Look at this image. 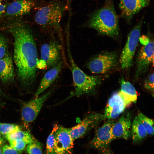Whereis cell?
I'll use <instances>...</instances> for the list:
<instances>
[{
  "mask_svg": "<svg viewBox=\"0 0 154 154\" xmlns=\"http://www.w3.org/2000/svg\"><path fill=\"white\" fill-rule=\"evenodd\" d=\"M9 31L14 38L13 59L18 77L23 84H31L36 77L38 60L33 33L27 25L19 22L11 25Z\"/></svg>",
  "mask_w": 154,
  "mask_h": 154,
  "instance_id": "obj_1",
  "label": "cell"
},
{
  "mask_svg": "<svg viewBox=\"0 0 154 154\" xmlns=\"http://www.w3.org/2000/svg\"><path fill=\"white\" fill-rule=\"evenodd\" d=\"M88 25L101 35L113 38L118 35V19L111 0H106L103 6L92 15Z\"/></svg>",
  "mask_w": 154,
  "mask_h": 154,
  "instance_id": "obj_2",
  "label": "cell"
},
{
  "mask_svg": "<svg viewBox=\"0 0 154 154\" xmlns=\"http://www.w3.org/2000/svg\"><path fill=\"white\" fill-rule=\"evenodd\" d=\"M68 54L70 64L75 91L68 98L93 94L101 83L102 78L98 76H89L77 65L71 55L68 38H67Z\"/></svg>",
  "mask_w": 154,
  "mask_h": 154,
  "instance_id": "obj_3",
  "label": "cell"
},
{
  "mask_svg": "<svg viewBox=\"0 0 154 154\" xmlns=\"http://www.w3.org/2000/svg\"><path fill=\"white\" fill-rule=\"evenodd\" d=\"M65 7L60 2H50L40 8L35 16L36 22L40 26L60 33V22Z\"/></svg>",
  "mask_w": 154,
  "mask_h": 154,
  "instance_id": "obj_4",
  "label": "cell"
},
{
  "mask_svg": "<svg viewBox=\"0 0 154 154\" xmlns=\"http://www.w3.org/2000/svg\"><path fill=\"white\" fill-rule=\"evenodd\" d=\"M139 41L142 46L139 50L136 60L135 79H138L145 73L149 66L154 65V42L145 35L140 37Z\"/></svg>",
  "mask_w": 154,
  "mask_h": 154,
  "instance_id": "obj_5",
  "label": "cell"
},
{
  "mask_svg": "<svg viewBox=\"0 0 154 154\" xmlns=\"http://www.w3.org/2000/svg\"><path fill=\"white\" fill-rule=\"evenodd\" d=\"M143 21L142 19H141L128 35L120 59L121 68L123 69L129 68L132 65L135 51L140 37Z\"/></svg>",
  "mask_w": 154,
  "mask_h": 154,
  "instance_id": "obj_6",
  "label": "cell"
},
{
  "mask_svg": "<svg viewBox=\"0 0 154 154\" xmlns=\"http://www.w3.org/2000/svg\"><path fill=\"white\" fill-rule=\"evenodd\" d=\"M114 123L112 120L108 119L96 131L94 138L90 142V146L102 154H113L110 144L114 140L112 129Z\"/></svg>",
  "mask_w": 154,
  "mask_h": 154,
  "instance_id": "obj_7",
  "label": "cell"
},
{
  "mask_svg": "<svg viewBox=\"0 0 154 154\" xmlns=\"http://www.w3.org/2000/svg\"><path fill=\"white\" fill-rule=\"evenodd\" d=\"M117 58V54L115 52H103L91 59L88 63L87 66L92 73L104 74L116 66Z\"/></svg>",
  "mask_w": 154,
  "mask_h": 154,
  "instance_id": "obj_8",
  "label": "cell"
},
{
  "mask_svg": "<svg viewBox=\"0 0 154 154\" xmlns=\"http://www.w3.org/2000/svg\"><path fill=\"white\" fill-rule=\"evenodd\" d=\"M50 90L41 96L25 103L21 109L22 120L26 127L36 119L45 102L51 94Z\"/></svg>",
  "mask_w": 154,
  "mask_h": 154,
  "instance_id": "obj_9",
  "label": "cell"
},
{
  "mask_svg": "<svg viewBox=\"0 0 154 154\" xmlns=\"http://www.w3.org/2000/svg\"><path fill=\"white\" fill-rule=\"evenodd\" d=\"M104 119V115L100 113H92L88 115L78 124L68 128L73 140L82 137Z\"/></svg>",
  "mask_w": 154,
  "mask_h": 154,
  "instance_id": "obj_10",
  "label": "cell"
},
{
  "mask_svg": "<svg viewBox=\"0 0 154 154\" xmlns=\"http://www.w3.org/2000/svg\"><path fill=\"white\" fill-rule=\"evenodd\" d=\"M73 141L68 128L57 125L53 154H72Z\"/></svg>",
  "mask_w": 154,
  "mask_h": 154,
  "instance_id": "obj_11",
  "label": "cell"
},
{
  "mask_svg": "<svg viewBox=\"0 0 154 154\" xmlns=\"http://www.w3.org/2000/svg\"><path fill=\"white\" fill-rule=\"evenodd\" d=\"M149 0H120L119 7L122 17L130 23L133 16L148 6Z\"/></svg>",
  "mask_w": 154,
  "mask_h": 154,
  "instance_id": "obj_12",
  "label": "cell"
},
{
  "mask_svg": "<svg viewBox=\"0 0 154 154\" xmlns=\"http://www.w3.org/2000/svg\"><path fill=\"white\" fill-rule=\"evenodd\" d=\"M40 52L41 59L46 62L48 68L53 67L60 61L61 47L56 41L42 45Z\"/></svg>",
  "mask_w": 154,
  "mask_h": 154,
  "instance_id": "obj_13",
  "label": "cell"
},
{
  "mask_svg": "<svg viewBox=\"0 0 154 154\" xmlns=\"http://www.w3.org/2000/svg\"><path fill=\"white\" fill-rule=\"evenodd\" d=\"M126 106L118 92L114 93L109 99L103 114L105 119L113 120L124 112Z\"/></svg>",
  "mask_w": 154,
  "mask_h": 154,
  "instance_id": "obj_14",
  "label": "cell"
},
{
  "mask_svg": "<svg viewBox=\"0 0 154 154\" xmlns=\"http://www.w3.org/2000/svg\"><path fill=\"white\" fill-rule=\"evenodd\" d=\"M132 123L128 113L123 114L114 123L112 129L113 139H128L131 137Z\"/></svg>",
  "mask_w": 154,
  "mask_h": 154,
  "instance_id": "obj_15",
  "label": "cell"
},
{
  "mask_svg": "<svg viewBox=\"0 0 154 154\" xmlns=\"http://www.w3.org/2000/svg\"><path fill=\"white\" fill-rule=\"evenodd\" d=\"M34 5V2L30 0H19L14 1L6 8V15L18 16L28 14Z\"/></svg>",
  "mask_w": 154,
  "mask_h": 154,
  "instance_id": "obj_16",
  "label": "cell"
},
{
  "mask_svg": "<svg viewBox=\"0 0 154 154\" xmlns=\"http://www.w3.org/2000/svg\"><path fill=\"white\" fill-rule=\"evenodd\" d=\"M62 64V62L59 61L45 74L35 93V96L36 98L38 97L54 82L61 71Z\"/></svg>",
  "mask_w": 154,
  "mask_h": 154,
  "instance_id": "obj_17",
  "label": "cell"
},
{
  "mask_svg": "<svg viewBox=\"0 0 154 154\" xmlns=\"http://www.w3.org/2000/svg\"><path fill=\"white\" fill-rule=\"evenodd\" d=\"M14 70L12 58L8 53L0 59V79L4 83H8L14 78Z\"/></svg>",
  "mask_w": 154,
  "mask_h": 154,
  "instance_id": "obj_18",
  "label": "cell"
},
{
  "mask_svg": "<svg viewBox=\"0 0 154 154\" xmlns=\"http://www.w3.org/2000/svg\"><path fill=\"white\" fill-rule=\"evenodd\" d=\"M121 89L119 93L127 106L132 103H136L137 92L134 86L122 77L120 79Z\"/></svg>",
  "mask_w": 154,
  "mask_h": 154,
  "instance_id": "obj_19",
  "label": "cell"
},
{
  "mask_svg": "<svg viewBox=\"0 0 154 154\" xmlns=\"http://www.w3.org/2000/svg\"><path fill=\"white\" fill-rule=\"evenodd\" d=\"M144 127L137 116L134 118L132 123L131 137L134 143L141 142L147 135Z\"/></svg>",
  "mask_w": 154,
  "mask_h": 154,
  "instance_id": "obj_20",
  "label": "cell"
},
{
  "mask_svg": "<svg viewBox=\"0 0 154 154\" xmlns=\"http://www.w3.org/2000/svg\"><path fill=\"white\" fill-rule=\"evenodd\" d=\"M5 136L9 142L17 140H32L34 138L29 132L21 129L6 135Z\"/></svg>",
  "mask_w": 154,
  "mask_h": 154,
  "instance_id": "obj_21",
  "label": "cell"
},
{
  "mask_svg": "<svg viewBox=\"0 0 154 154\" xmlns=\"http://www.w3.org/2000/svg\"><path fill=\"white\" fill-rule=\"evenodd\" d=\"M144 127L147 135L152 136L154 134L153 120L142 113H140L137 116Z\"/></svg>",
  "mask_w": 154,
  "mask_h": 154,
  "instance_id": "obj_22",
  "label": "cell"
},
{
  "mask_svg": "<svg viewBox=\"0 0 154 154\" xmlns=\"http://www.w3.org/2000/svg\"><path fill=\"white\" fill-rule=\"evenodd\" d=\"M57 126V124L54 126L52 131L47 139L46 154H53L55 141V133Z\"/></svg>",
  "mask_w": 154,
  "mask_h": 154,
  "instance_id": "obj_23",
  "label": "cell"
},
{
  "mask_svg": "<svg viewBox=\"0 0 154 154\" xmlns=\"http://www.w3.org/2000/svg\"><path fill=\"white\" fill-rule=\"evenodd\" d=\"M20 129L17 125L0 122V132L3 134L6 135Z\"/></svg>",
  "mask_w": 154,
  "mask_h": 154,
  "instance_id": "obj_24",
  "label": "cell"
},
{
  "mask_svg": "<svg viewBox=\"0 0 154 154\" xmlns=\"http://www.w3.org/2000/svg\"><path fill=\"white\" fill-rule=\"evenodd\" d=\"M26 149L29 154H43L40 142L35 139L33 142L28 144Z\"/></svg>",
  "mask_w": 154,
  "mask_h": 154,
  "instance_id": "obj_25",
  "label": "cell"
},
{
  "mask_svg": "<svg viewBox=\"0 0 154 154\" xmlns=\"http://www.w3.org/2000/svg\"><path fill=\"white\" fill-rule=\"evenodd\" d=\"M35 139L34 138L32 140H15L9 142V143L11 147L21 152L27 145L33 142Z\"/></svg>",
  "mask_w": 154,
  "mask_h": 154,
  "instance_id": "obj_26",
  "label": "cell"
},
{
  "mask_svg": "<svg viewBox=\"0 0 154 154\" xmlns=\"http://www.w3.org/2000/svg\"><path fill=\"white\" fill-rule=\"evenodd\" d=\"M145 88L149 91L153 96L154 94V73H151L146 78L144 82Z\"/></svg>",
  "mask_w": 154,
  "mask_h": 154,
  "instance_id": "obj_27",
  "label": "cell"
},
{
  "mask_svg": "<svg viewBox=\"0 0 154 154\" xmlns=\"http://www.w3.org/2000/svg\"><path fill=\"white\" fill-rule=\"evenodd\" d=\"M8 43L6 39L0 35V59L8 53Z\"/></svg>",
  "mask_w": 154,
  "mask_h": 154,
  "instance_id": "obj_28",
  "label": "cell"
},
{
  "mask_svg": "<svg viewBox=\"0 0 154 154\" xmlns=\"http://www.w3.org/2000/svg\"><path fill=\"white\" fill-rule=\"evenodd\" d=\"M21 152L8 145H4L2 149V154H20Z\"/></svg>",
  "mask_w": 154,
  "mask_h": 154,
  "instance_id": "obj_29",
  "label": "cell"
},
{
  "mask_svg": "<svg viewBox=\"0 0 154 154\" xmlns=\"http://www.w3.org/2000/svg\"><path fill=\"white\" fill-rule=\"evenodd\" d=\"M37 67L40 69H44L47 67L46 62L43 60L41 59L38 60L37 64Z\"/></svg>",
  "mask_w": 154,
  "mask_h": 154,
  "instance_id": "obj_30",
  "label": "cell"
},
{
  "mask_svg": "<svg viewBox=\"0 0 154 154\" xmlns=\"http://www.w3.org/2000/svg\"><path fill=\"white\" fill-rule=\"evenodd\" d=\"M6 8V5L2 3L1 0H0V17L5 12Z\"/></svg>",
  "mask_w": 154,
  "mask_h": 154,
  "instance_id": "obj_31",
  "label": "cell"
},
{
  "mask_svg": "<svg viewBox=\"0 0 154 154\" xmlns=\"http://www.w3.org/2000/svg\"><path fill=\"white\" fill-rule=\"evenodd\" d=\"M2 139L0 137V146H1V145L2 143Z\"/></svg>",
  "mask_w": 154,
  "mask_h": 154,
  "instance_id": "obj_32",
  "label": "cell"
},
{
  "mask_svg": "<svg viewBox=\"0 0 154 154\" xmlns=\"http://www.w3.org/2000/svg\"><path fill=\"white\" fill-rule=\"evenodd\" d=\"M0 154H2V149L0 148Z\"/></svg>",
  "mask_w": 154,
  "mask_h": 154,
  "instance_id": "obj_33",
  "label": "cell"
},
{
  "mask_svg": "<svg viewBox=\"0 0 154 154\" xmlns=\"http://www.w3.org/2000/svg\"><path fill=\"white\" fill-rule=\"evenodd\" d=\"M2 93V91L0 87V94H1Z\"/></svg>",
  "mask_w": 154,
  "mask_h": 154,
  "instance_id": "obj_34",
  "label": "cell"
},
{
  "mask_svg": "<svg viewBox=\"0 0 154 154\" xmlns=\"http://www.w3.org/2000/svg\"></svg>",
  "mask_w": 154,
  "mask_h": 154,
  "instance_id": "obj_35",
  "label": "cell"
}]
</instances>
